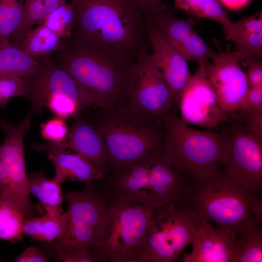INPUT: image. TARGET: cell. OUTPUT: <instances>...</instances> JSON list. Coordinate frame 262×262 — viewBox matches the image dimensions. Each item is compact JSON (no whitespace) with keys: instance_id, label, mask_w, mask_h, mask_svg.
Masks as SVG:
<instances>
[{"instance_id":"obj_4","label":"cell","mask_w":262,"mask_h":262,"mask_svg":"<svg viewBox=\"0 0 262 262\" xmlns=\"http://www.w3.org/2000/svg\"><path fill=\"white\" fill-rule=\"evenodd\" d=\"M187 197L204 221L234 233L237 238L262 226V201L219 169L191 182Z\"/></svg>"},{"instance_id":"obj_5","label":"cell","mask_w":262,"mask_h":262,"mask_svg":"<svg viewBox=\"0 0 262 262\" xmlns=\"http://www.w3.org/2000/svg\"><path fill=\"white\" fill-rule=\"evenodd\" d=\"M101 112L92 124L99 132L109 154L107 172L120 171L162 149V121L130 105Z\"/></svg>"},{"instance_id":"obj_20","label":"cell","mask_w":262,"mask_h":262,"mask_svg":"<svg viewBox=\"0 0 262 262\" xmlns=\"http://www.w3.org/2000/svg\"><path fill=\"white\" fill-rule=\"evenodd\" d=\"M72 118L66 141L55 144L66 149L71 148L91 164L103 168L107 171L109 154L99 132L92 124L82 118L81 112L75 115Z\"/></svg>"},{"instance_id":"obj_39","label":"cell","mask_w":262,"mask_h":262,"mask_svg":"<svg viewBox=\"0 0 262 262\" xmlns=\"http://www.w3.org/2000/svg\"><path fill=\"white\" fill-rule=\"evenodd\" d=\"M61 261L64 262H93L92 255L87 252H79L67 255H60Z\"/></svg>"},{"instance_id":"obj_37","label":"cell","mask_w":262,"mask_h":262,"mask_svg":"<svg viewBox=\"0 0 262 262\" xmlns=\"http://www.w3.org/2000/svg\"><path fill=\"white\" fill-rule=\"evenodd\" d=\"M16 262H47L49 258L41 249L34 246L26 248L14 261Z\"/></svg>"},{"instance_id":"obj_8","label":"cell","mask_w":262,"mask_h":262,"mask_svg":"<svg viewBox=\"0 0 262 262\" xmlns=\"http://www.w3.org/2000/svg\"><path fill=\"white\" fill-rule=\"evenodd\" d=\"M202 221L187 195L154 208L138 262H175Z\"/></svg>"},{"instance_id":"obj_30","label":"cell","mask_w":262,"mask_h":262,"mask_svg":"<svg viewBox=\"0 0 262 262\" xmlns=\"http://www.w3.org/2000/svg\"><path fill=\"white\" fill-rule=\"evenodd\" d=\"M236 245V262H262V226L251 229L237 238Z\"/></svg>"},{"instance_id":"obj_18","label":"cell","mask_w":262,"mask_h":262,"mask_svg":"<svg viewBox=\"0 0 262 262\" xmlns=\"http://www.w3.org/2000/svg\"><path fill=\"white\" fill-rule=\"evenodd\" d=\"M236 241L230 231L203 220L192 241V250L184 255L183 262H236Z\"/></svg>"},{"instance_id":"obj_26","label":"cell","mask_w":262,"mask_h":262,"mask_svg":"<svg viewBox=\"0 0 262 262\" xmlns=\"http://www.w3.org/2000/svg\"><path fill=\"white\" fill-rule=\"evenodd\" d=\"M62 39L44 24L31 30L26 34L21 48L34 58L48 55L58 49Z\"/></svg>"},{"instance_id":"obj_31","label":"cell","mask_w":262,"mask_h":262,"mask_svg":"<svg viewBox=\"0 0 262 262\" xmlns=\"http://www.w3.org/2000/svg\"><path fill=\"white\" fill-rule=\"evenodd\" d=\"M61 39L71 36L74 29L73 6L65 2L59 8L49 13L43 23Z\"/></svg>"},{"instance_id":"obj_32","label":"cell","mask_w":262,"mask_h":262,"mask_svg":"<svg viewBox=\"0 0 262 262\" xmlns=\"http://www.w3.org/2000/svg\"><path fill=\"white\" fill-rule=\"evenodd\" d=\"M46 106L56 117L66 119L81 112L76 102L69 97L60 93L47 95L41 103L42 109Z\"/></svg>"},{"instance_id":"obj_13","label":"cell","mask_w":262,"mask_h":262,"mask_svg":"<svg viewBox=\"0 0 262 262\" xmlns=\"http://www.w3.org/2000/svg\"><path fill=\"white\" fill-rule=\"evenodd\" d=\"M33 114H27L17 125H14L0 119V130L4 134V139L0 145V160L8 167L11 194L20 206L26 218L34 217L39 209L32 203L29 196L26 171L24 133L28 130Z\"/></svg>"},{"instance_id":"obj_17","label":"cell","mask_w":262,"mask_h":262,"mask_svg":"<svg viewBox=\"0 0 262 262\" xmlns=\"http://www.w3.org/2000/svg\"><path fill=\"white\" fill-rule=\"evenodd\" d=\"M147 20L187 61L199 62L213 55L214 51L195 31L191 21L177 18L165 9Z\"/></svg>"},{"instance_id":"obj_22","label":"cell","mask_w":262,"mask_h":262,"mask_svg":"<svg viewBox=\"0 0 262 262\" xmlns=\"http://www.w3.org/2000/svg\"><path fill=\"white\" fill-rule=\"evenodd\" d=\"M225 39L235 42L237 51L243 60L254 58L262 49V12L243 17L234 23L231 29L225 34Z\"/></svg>"},{"instance_id":"obj_25","label":"cell","mask_w":262,"mask_h":262,"mask_svg":"<svg viewBox=\"0 0 262 262\" xmlns=\"http://www.w3.org/2000/svg\"><path fill=\"white\" fill-rule=\"evenodd\" d=\"M176 7L198 18L210 19L218 22L226 34L233 25L226 12L215 0H174Z\"/></svg>"},{"instance_id":"obj_35","label":"cell","mask_w":262,"mask_h":262,"mask_svg":"<svg viewBox=\"0 0 262 262\" xmlns=\"http://www.w3.org/2000/svg\"><path fill=\"white\" fill-rule=\"evenodd\" d=\"M257 111H262V86H251L248 88L242 102L234 113H246Z\"/></svg>"},{"instance_id":"obj_14","label":"cell","mask_w":262,"mask_h":262,"mask_svg":"<svg viewBox=\"0 0 262 262\" xmlns=\"http://www.w3.org/2000/svg\"><path fill=\"white\" fill-rule=\"evenodd\" d=\"M212 62L207 60L206 77L212 85L220 108L228 113L236 111L249 88L246 73L240 63V54L229 47L226 51L214 52Z\"/></svg>"},{"instance_id":"obj_10","label":"cell","mask_w":262,"mask_h":262,"mask_svg":"<svg viewBox=\"0 0 262 262\" xmlns=\"http://www.w3.org/2000/svg\"><path fill=\"white\" fill-rule=\"evenodd\" d=\"M224 132L223 171L246 190L258 196L262 190V138L237 121Z\"/></svg>"},{"instance_id":"obj_28","label":"cell","mask_w":262,"mask_h":262,"mask_svg":"<svg viewBox=\"0 0 262 262\" xmlns=\"http://www.w3.org/2000/svg\"><path fill=\"white\" fill-rule=\"evenodd\" d=\"M48 12L45 0H24L20 22L10 38V42L21 47L33 25L44 23Z\"/></svg>"},{"instance_id":"obj_38","label":"cell","mask_w":262,"mask_h":262,"mask_svg":"<svg viewBox=\"0 0 262 262\" xmlns=\"http://www.w3.org/2000/svg\"><path fill=\"white\" fill-rule=\"evenodd\" d=\"M147 18L163 11L166 7L162 0H135Z\"/></svg>"},{"instance_id":"obj_19","label":"cell","mask_w":262,"mask_h":262,"mask_svg":"<svg viewBox=\"0 0 262 262\" xmlns=\"http://www.w3.org/2000/svg\"><path fill=\"white\" fill-rule=\"evenodd\" d=\"M32 147L37 151H45L55 167L52 179L61 184L71 181L95 182L103 177L107 170L95 166L78 153H71L54 143H33Z\"/></svg>"},{"instance_id":"obj_16","label":"cell","mask_w":262,"mask_h":262,"mask_svg":"<svg viewBox=\"0 0 262 262\" xmlns=\"http://www.w3.org/2000/svg\"><path fill=\"white\" fill-rule=\"evenodd\" d=\"M147 33L152 48L151 57L163 74L175 109L179 107L181 93L191 76L187 60L148 21Z\"/></svg>"},{"instance_id":"obj_21","label":"cell","mask_w":262,"mask_h":262,"mask_svg":"<svg viewBox=\"0 0 262 262\" xmlns=\"http://www.w3.org/2000/svg\"><path fill=\"white\" fill-rule=\"evenodd\" d=\"M45 215L25 218L22 232L35 241L52 242L62 237L67 229L68 216L62 208L44 206Z\"/></svg>"},{"instance_id":"obj_41","label":"cell","mask_w":262,"mask_h":262,"mask_svg":"<svg viewBox=\"0 0 262 262\" xmlns=\"http://www.w3.org/2000/svg\"><path fill=\"white\" fill-rule=\"evenodd\" d=\"M225 7L230 10H238L246 6L251 0H218Z\"/></svg>"},{"instance_id":"obj_34","label":"cell","mask_w":262,"mask_h":262,"mask_svg":"<svg viewBox=\"0 0 262 262\" xmlns=\"http://www.w3.org/2000/svg\"><path fill=\"white\" fill-rule=\"evenodd\" d=\"M68 129L65 120L55 117L41 124V138L51 143L60 144L66 141Z\"/></svg>"},{"instance_id":"obj_12","label":"cell","mask_w":262,"mask_h":262,"mask_svg":"<svg viewBox=\"0 0 262 262\" xmlns=\"http://www.w3.org/2000/svg\"><path fill=\"white\" fill-rule=\"evenodd\" d=\"M129 96V105L161 121L175 111L163 74L148 51L136 57L131 75Z\"/></svg>"},{"instance_id":"obj_24","label":"cell","mask_w":262,"mask_h":262,"mask_svg":"<svg viewBox=\"0 0 262 262\" xmlns=\"http://www.w3.org/2000/svg\"><path fill=\"white\" fill-rule=\"evenodd\" d=\"M25 215L8 190L0 193V239L16 243L23 238Z\"/></svg>"},{"instance_id":"obj_2","label":"cell","mask_w":262,"mask_h":262,"mask_svg":"<svg viewBox=\"0 0 262 262\" xmlns=\"http://www.w3.org/2000/svg\"><path fill=\"white\" fill-rule=\"evenodd\" d=\"M53 63L93 94L101 108L128 105L129 87L136 58L118 55L86 45L72 34L49 54Z\"/></svg>"},{"instance_id":"obj_27","label":"cell","mask_w":262,"mask_h":262,"mask_svg":"<svg viewBox=\"0 0 262 262\" xmlns=\"http://www.w3.org/2000/svg\"><path fill=\"white\" fill-rule=\"evenodd\" d=\"M27 181L29 194L36 196L43 206L62 208L64 196L60 183L35 172L28 176Z\"/></svg>"},{"instance_id":"obj_3","label":"cell","mask_w":262,"mask_h":262,"mask_svg":"<svg viewBox=\"0 0 262 262\" xmlns=\"http://www.w3.org/2000/svg\"><path fill=\"white\" fill-rule=\"evenodd\" d=\"M162 150L120 171L106 172L96 184L110 202L151 208L188 195L191 182L164 160Z\"/></svg>"},{"instance_id":"obj_9","label":"cell","mask_w":262,"mask_h":262,"mask_svg":"<svg viewBox=\"0 0 262 262\" xmlns=\"http://www.w3.org/2000/svg\"><path fill=\"white\" fill-rule=\"evenodd\" d=\"M65 200L68 222L66 232L55 244L59 255L79 252L91 254L110 201L95 182L85 183L82 191L67 193Z\"/></svg>"},{"instance_id":"obj_7","label":"cell","mask_w":262,"mask_h":262,"mask_svg":"<svg viewBox=\"0 0 262 262\" xmlns=\"http://www.w3.org/2000/svg\"><path fill=\"white\" fill-rule=\"evenodd\" d=\"M153 209L110 202L91 252L95 262H138Z\"/></svg>"},{"instance_id":"obj_1","label":"cell","mask_w":262,"mask_h":262,"mask_svg":"<svg viewBox=\"0 0 262 262\" xmlns=\"http://www.w3.org/2000/svg\"><path fill=\"white\" fill-rule=\"evenodd\" d=\"M72 35L97 49L137 57L148 51V20L135 0H71Z\"/></svg>"},{"instance_id":"obj_33","label":"cell","mask_w":262,"mask_h":262,"mask_svg":"<svg viewBox=\"0 0 262 262\" xmlns=\"http://www.w3.org/2000/svg\"><path fill=\"white\" fill-rule=\"evenodd\" d=\"M23 78L13 75L0 74V108L4 107L15 97L23 96Z\"/></svg>"},{"instance_id":"obj_42","label":"cell","mask_w":262,"mask_h":262,"mask_svg":"<svg viewBox=\"0 0 262 262\" xmlns=\"http://www.w3.org/2000/svg\"><path fill=\"white\" fill-rule=\"evenodd\" d=\"M216 1L219 2V0H215Z\"/></svg>"},{"instance_id":"obj_6","label":"cell","mask_w":262,"mask_h":262,"mask_svg":"<svg viewBox=\"0 0 262 262\" xmlns=\"http://www.w3.org/2000/svg\"><path fill=\"white\" fill-rule=\"evenodd\" d=\"M162 155L188 180L205 178L222 167L224 132L199 130L173 111L164 118Z\"/></svg>"},{"instance_id":"obj_43","label":"cell","mask_w":262,"mask_h":262,"mask_svg":"<svg viewBox=\"0 0 262 262\" xmlns=\"http://www.w3.org/2000/svg\"><path fill=\"white\" fill-rule=\"evenodd\" d=\"M1 261V258L0 257V261Z\"/></svg>"},{"instance_id":"obj_11","label":"cell","mask_w":262,"mask_h":262,"mask_svg":"<svg viewBox=\"0 0 262 262\" xmlns=\"http://www.w3.org/2000/svg\"><path fill=\"white\" fill-rule=\"evenodd\" d=\"M36 59L41 65L39 72L23 78V97L31 102V113L40 114L43 98L53 93H60L69 97L76 102L81 111L90 106L101 108L96 97L65 70L56 66L49 54Z\"/></svg>"},{"instance_id":"obj_23","label":"cell","mask_w":262,"mask_h":262,"mask_svg":"<svg viewBox=\"0 0 262 262\" xmlns=\"http://www.w3.org/2000/svg\"><path fill=\"white\" fill-rule=\"evenodd\" d=\"M40 69L37 60L21 47L10 42L0 48V74L25 78L35 75Z\"/></svg>"},{"instance_id":"obj_15","label":"cell","mask_w":262,"mask_h":262,"mask_svg":"<svg viewBox=\"0 0 262 262\" xmlns=\"http://www.w3.org/2000/svg\"><path fill=\"white\" fill-rule=\"evenodd\" d=\"M204 60L191 75L182 91L179 102L180 118L188 125L212 129L228 115L219 106L214 91L206 75Z\"/></svg>"},{"instance_id":"obj_40","label":"cell","mask_w":262,"mask_h":262,"mask_svg":"<svg viewBox=\"0 0 262 262\" xmlns=\"http://www.w3.org/2000/svg\"><path fill=\"white\" fill-rule=\"evenodd\" d=\"M10 179L8 168L5 163L0 160V193L9 190Z\"/></svg>"},{"instance_id":"obj_36","label":"cell","mask_w":262,"mask_h":262,"mask_svg":"<svg viewBox=\"0 0 262 262\" xmlns=\"http://www.w3.org/2000/svg\"><path fill=\"white\" fill-rule=\"evenodd\" d=\"M245 65L247 67L246 73L249 86H262V62L256 61L254 58L244 59Z\"/></svg>"},{"instance_id":"obj_29","label":"cell","mask_w":262,"mask_h":262,"mask_svg":"<svg viewBox=\"0 0 262 262\" xmlns=\"http://www.w3.org/2000/svg\"><path fill=\"white\" fill-rule=\"evenodd\" d=\"M24 0H0V48L10 43L22 15Z\"/></svg>"}]
</instances>
